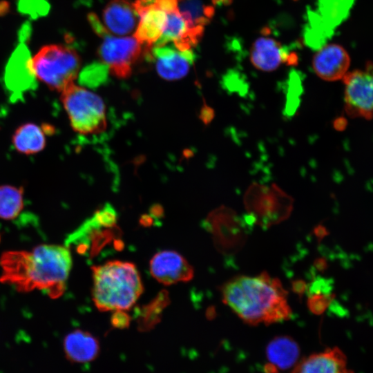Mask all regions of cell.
Wrapping results in <instances>:
<instances>
[{"label": "cell", "instance_id": "1", "mask_svg": "<svg viewBox=\"0 0 373 373\" xmlns=\"http://www.w3.org/2000/svg\"><path fill=\"white\" fill-rule=\"evenodd\" d=\"M0 282L20 292L44 291L51 298L66 290L72 267L70 251L66 246L40 245L31 251H8L0 258Z\"/></svg>", "mask_w": 373, "mask_h": 373}, {"label": "cell", "instance_id": "2", "mask_svg": "<svg viewBox=\"0 0 373 373\" xmlns=\"http://www.w3.org/2000/svg\"><path fill=\"white\" fill-rule=\"evenodd\" d=\"M287 293L278 278L265 271L254 276H236L221 287L223 303L251 325L289 319L292 312Z\"/></svg>", "mask_w": 373, "mask_h": 373}, {"label": "cell", "instance_id": "3", "mask_svg": "<svg viewBox=\"0 0 373 373\" xmlns=\"http://www.w3.org/2000/svg\"><path fill=\"white\" fill-rule=\"evenodd\" d=\"M93 299L101 311L130 309L143 291L135 265L129 262L111 260L93 266Z\"/></svg>", "mask_w": 373, "mask_h": 373}, {"label": "cell", "instance_id": "4", "mask_svg": "<svg viewBox=\"0 0 373 373\" xmlns=\"http://www.w3.org/2000/svg\"><path fill=\"white\" fill-rule=\"evenodd\" d=\"M36 78L50 89L61 92L74 83L81 65L77 52L70 47L50 44L43 46L32 58Z\"/></svg>", "mask_w": 373, "mask_h": 373}, {"label": "cell", "instance_id": "5", "mask_svg": "<svg viewBox=\"0 0 373 373\" xmlns=\"http://www.w3.org/2000/svg\"><path fill=\"white\" fill-rule=\"evenodd\" d=\"M61 93V102L75 131L90 135L105 130L106 111L100 97L74 83Z\"/></svg>", "mask_w": 373, "mask_h": 373}, {"label": "cell", "instance_id": "6", "mask_svg": "<svg viewBox=\"0 0 373 373\" xmlns=\"http://www.w3.org/2000/svg\"><path fill=\"white\" fill-rule=\"evenodd\" d=\"M244 203L249 217L264 228L286 220L293 209V199L275 184H251L245 193Z\"/></svg>", "mask_w": 373, "mask_h": 373}, {"label": "cell", "instance_id": "7", "mask_svg": "<svg viewBox=\"0 0 373 373\" xmlns=\"http://www.w3.org/2000/svg\"><path fill=\"white\" fill-rule=\"evenodd\" d=\"M352 0H316V8L307 11L304 30L305 44L318 50L324 46L334 29L347 16Z\"/></svg>", "mask_w": 373, "mask_h": 373}, {"label": "cell", "instance_id": "8", "mask_svg": "<svg viewBox=\"0 0 373 373\" xmlns=\"http://www.w3.org/2000/svg\"><path fill=\"white\" fill-rule=\"evenodd\" d=\"M344 102L347 114L352 117H373V63L367 61L364 69L347 72L343 77Z\"/></svg>", "mask_w": 373, "mask_h": 373}, {"label": "cell", "instance_id": "9", "mask_svg": "<svg viewBox=\"0 0 373 373\" xmlns=\"http://www.w3.org/2000/svg\"><path fill=\"white\" fill-rule=\"evenodd\" d=\"M205 227L212 235L216 247L222 254L237 252L247 238L242 220L233 210L224 206L209 213L205 220Z\"/></svg>", "mask_w": 373, "mask_h": 373}, {"label": "cell", "instance_id": "10", "mask_svg": "<svg viewBox=\"0 0 373 373\" xmlns=\"http://www.w3.org/2000/svg\"><path fill=\"white\" fill-rule=\"evenodd\" d=\"M98 49L99 57L117 77L131 75L132 67L140 56L142 48L135 37H116L111 34L103 37Z\"/></svg>", "mask_w": 373, "mask_h": 373}, {"label": "cell", "instance_id": "11", "mask_svg": "<svg viewBox=\"0 0 373 373\" xmlns=\"http://www.w3.org/2000/svg\"><path fill=\"white\" fill-rule=\"evenodd\" d=\"M35 75L30 52L24 44H20L12 54L5 70V84L12 99L34 88Z\"/></svg>", "mask_w": 373, "mask_h": 373}, {"label": "cell", "instance_id": "12", "mask_svg": "<svg viewBox=\"0 0 373 373\" xmlns=\"http://www.w3.org/2000/svg\"><path fill=\"white\" fill-rule=\"evenodd\" d=\"M264 36L258 37L253 44L250 51V60L252 64L262 71L270 72L276 70L281 64L295 66L298 64L296 53L289 52L282 44L268 33L262 32Z\"/></svg>", "mask_w": 373, "mask_h": 373}, {"label": "cell", "instance_id": "13", "mask_svg": "<svg viewBox=\"0 0 373 373\" xmlns=\"http://www.w3.org/2000/svg\"><path fill=\"white\" fill-rule=\"evenodd\" d=\"M150 271L155 279L167 285L189 281L194 272L192 266L182 255L169 250L153 256L150 261Z\"/></svg>", "mask_w": 373, "mask_h": 373}, {"label": "cell", "instance_id": "14", "mask_svg": "<svg viewBox=\"0 0 373 373\" xmlns=\"http://www.w3.org/2000/svg\"><path fill=\"white\" fill-rule=\"evenodd\" d=\"M152 57L157 73L166 80L179 79L186 76L194 61L192 50L182 51L168 44L154 46Z\"/></svg>", "mask_w": 373, "mask_h": 373}, {"label": "cell", "instance_id": "15", "mask_svg": "<svg viewBox=\"0 0 373 373\" xmlns=\"http://www.w3.org/2000/svg\"><path fill=\"white\" fill-rule=\"evenodd\" d=\"M350 64V57L340 45H324L315 54L312 65L316 74L322 79L336 81L345 75Z\"/></svg>", "mask_w": 373, "mask_h": 373}, {"label": "cell", "instance_id": "16", "mask_svg": "<svg viewBox=\"0 0 373 373\" xmlns=\"http://www.w3.org/2000/svg\"><path fill=\"white\" fill-rule=\"evenodd\" d=\"M133 6L139 16V22L133 37L141 44L149 48L162 36L166 26V14L154 2L141 5L134 1Z\"/></svg>", "mask_w": 373, "mask_h": 373}, {"label": "cell", "instance_id": "17", "mask_svg": "<svg viewBox=\"0 0 373 373\" xmlns=\"http://www.w3.org/2000/svg\"><path fill=\"white\" fill-rule=\"evenodd\" d=\"M102 18L106 28L119 36L135 32L139 22L133 3L129 0H112L104 8Z\"/></svg>", "mask_w": 373, "mask_h": 373}, {"label": "cell", "instance_id": "18", "mask_svg": "<svg viewBox=\"0 0 373 373\" xmlns=\"http://www.w3.org/2000/svg\"><path fill=\"white\" fill-rule=\"evenodd\" d=\"M292 373H353L347 367V359L338 347L327 348L300 361Z\"/></svg>", "mask_w": 373, "mask_h": 373}, {"label": "cell", "instance_id": "19", "mask_svg": "<svg viewBox=\"0 0 373 373\" xmlns=\"http://www.w3.org/2000/svg\"><path fill=\"white\" fill-rule=\"evenodd\" d=\"M300 355L298 343L287 336L273 338L266 347L268 364L265 370L269 373H278L293 367Z\"/></svg>", "mask_w": 373, "mask_h": 373}, {"label": "cell", "instance_id": "20", "mask_svg": "<svg viewBox=\"0 0 373 373\" xmlns=\"http://www.w3.org/2000/svg\"><path fill=\"white\" fill-rule=\"evenodd\" d=\"M64 350L67 359L73 363H84L95 359L100 347L98 340L90 333L76 329L65 337Z\"/></svg>", "mask_w": 373, "mask_h": 373}, {"label": "cell", "instance_id": "21", "mask_svg": "<svg viewBox=\"0 0 373 373\" xmlns=\"http://www.w3.org/2000/svg\"><path fill=\"white\" fill-rule=\"evenodd\" d=\"M178 7L189 28L202 38L204 26L214 15V8L201 0H178Z\"/></svg>", "mask_w": 373, "mask_h": 373}, {"label": "cell", "instance_id": "22", "mask_svg": "<svg viewBox=\"0 0 373 373\" xmlns=\"http://www.w3.org/2000/svg\"><path fill=\"white\" fill-rule=\"evenodd\" d=\"M45 135L44 127L33 123H26L15 131L12 144L15 149L22 154H35L45 148Z\"/></svg>", "mask_w": 373, "mask_h": 373}, {"label": "cell", "instance_id": "23", "mask_svg": "<svg viewBox=\"0 0 373 373\" xmlns=\"http://www.w3.org/2000/svg\"><path fill=\"white\" fill-rule=\"evenodd\" d=\"M23 207V189L12 185L0 186V218L12 220Z\"/></svg>", "mask_w": 373, "mask_h": 373}, {"label": "cell", "instance_id": "24", "mask_svg": "<svg viewBox=\"0 0 373 373\" xmlns=\"http://www.w3.org/2000/svg\"><path fill=\"white\" fill-rule=\"evenodd\" d=\"M317 287L313 289V292L308 299L309 310L316 314H323L334 300V295L330 292V283L326 280L317 281Z\"/></svg>", "mask_w": 373, "mask_h": 373}, {"label": "cell", "instance_id": "25", "mask_svg": "<svg viewBox=\"0 0 373 373\" xmlns=\"http://www.w3.org/2000/svg\"><path fill=\"white\" fill-rule=\"evenodd\" d=\"M108 70V67L102 62L93 63L82 70L80 80L82 84H86L88 86L98 85L105 80Z\"/></svg>", "mask_w": 373, "mask_h": 373}, {"label": "cell", "instance_id": "26", "mask_svg": "<svg viewBox=\"0 0 373 373\" xmlns=\"http://www.w3.org/2000/svg\"><path fill=\"white\" fill-rule=\"evenodd\" d=\"M111 321L113 327L124 329L129 325L131 318L124 311H115Z\"/></svg>", "mask_w": 373, "mask_h": 373}, {"label": "cell", "instance_id": "27", "mask_svg": "<svg viewBox=\"0 0 373 373\" xmlns=\"http://www.w3.org/2000/svg\"><path fill=\"white\" fill-rule=\"evenodd\" d=\"M88 21L94 30V32L101 37H104L110 34L104 24L99 21L95 13H90L88 16Z\"/></svg>", "mask_w": 373, "mask_h": 373}, {"label": "cell", "instance_id": "28", "mask_svg": "<svg viewBox=\"0 0 373 373\" xmlns=\"http://www.w3.org/2000/svg\"><path fill=\"white\" fill-rule=\"evenodd\" d=\"M305 285L303 281H296L293 283V289L294 291L301 295L302 293L305 291Z\"/></svg>", "mask_w": 373, "mask_h": 373}]
</instances>
